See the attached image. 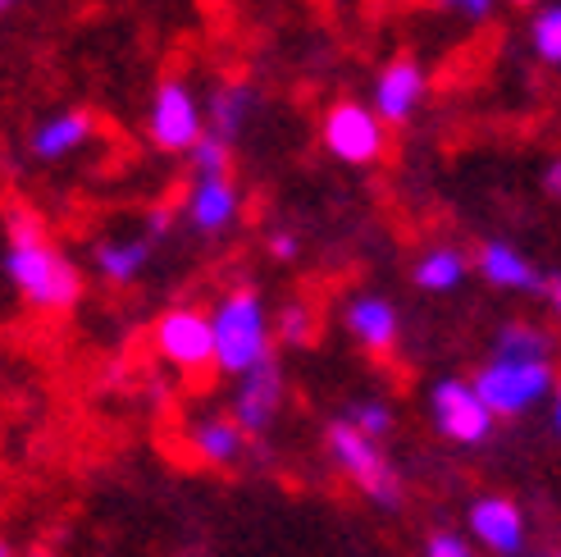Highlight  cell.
<instances>
[{"label":"cell","instance_id":"cell-1","mask_svg":"<svg viewBox=\"0 0 561 557\" xmlns=\"http://www.w3.org/2000/svg\"><path fill=\"white\" fill-rule=\"evenodd\" d=\"M0 270H5L19 302L42 316H65L82 302L78 265L69 261L65 247L55 242L46 219L27 206L5 211V257H0Z\"/></svg>","mask_w":561,"mask_h":557},{"label":"cell","instance_id":"cell-2","mask_svg":"<svg viewBox=\"0 0 561 557\" xmlns=\"http://www.w3.org/2000/svg\"><path fill=\"white\" fill-rule=\"evenodd\" d=\"M210 329H215V371L242 379L265 361H274V316L265 297L238 284L210 306Z\"/></svg>","mask_w":561,"mask_h":557},{"label":"cell","instance_id":"cell-3","mask_svg":"<svg viewBox=\"0 0 561 557\" xmlns=\"http://www.w3.org/2000/svg\"><path fill=\"white\" fill-rule=\"evenodd\" d=\"M470 384L480 402L493 411V421H516V416L535 411L539 402L552 398L557 366L543 356H489Z\"/></svg>","mask_w":561,"mask_h":557},{"label":"cell","instance_id":"cell-4","mask_svg":"<svg viewBox=\"0 0 561 557\" xmlns=\"http://www.w3.org/2000/svg\"><path fill=\"white\" fill-rule=\"evenodd\" d=\"M324 453H329L333 466H339V476L347 485H356L375 508H398L402 503V476H398V466L388 462L383 443L366 439L347 421H333L324 430Z\"/></svg>","mask_w":561,"mask_h":557},{"label":"cell","instance_id":"cell-5","mask_svg":"<svg viewBox=\"0 0 561 557\" xmlns=\"http://www.w3.org/2000/svg\"><path fill=\"white\" fill-rule=\"evenodd\" d=\"M151 348L156 356L183 379H196L215 371V329H210V311L206 306L179 302L170 311H160L151 325Z\"/></svg>","mask_w":561,"mask_h":557},{"label":"cell","instance_id":"cell-6","mask_svg":"<svg viewBox=\"0 0 561 557\" xmlns=\"http://www.w3.org/2000/svg\"><path fill=\"white\" fill-rule=\"evenodd\" d=\"M147 137L164 156H187L206 137V96L187 78H164L147 101Z\"/></svg>","mask_w":561,"mask_h":557},{"label":"cell","instance_id":"cell-7","mask_svg":"<svg viewBox=\"0 0 561 557\" xmlns=\"http://www.w3.org/2000/svg\"><path fill=\"white\" fill-rule=\"evenodd\" d=\"M320 137H324V151L343 164H375L388 147V128L379 124V115L370 105L360 101H339L324 110V124H320Z\"/></svg>","mask_w":561,"mask_h":557},{"label":"cell","instance_id":"cell-8","mask_svg":"<svg viewBox=\"0 0 561 557\" xmlns=\"http://www.w3.org/2000/svg\"><path fill=\"white\" fill-rule=\"evenodd\" d=\"M430 416H434V430L447 443H461V448H480V443H489V434L497 425L470 379H438L430 388Z\"/></svg>","mask_w":561,"mask_h":557},{"label":"cell","instance_id":"cell-9","mask_svg":"<svg viewBox=\"0 0 561 557\" xmlns=\"http://www.w3.org/2000/svg\"><path fill=\"white\" fill-rule=\"evenodd\" d=\"M284 402H288V379H284V366L278 361H265L251 375H242L233 384V398H229V416L238 421V430L247 439H265L278 416H284Z\"/></svg>","mask_w":561,"mask_h":557},{"label":"cell","instance_id":"cell-10","mask_svg":"<svg viewBox=\"0 0 561 557\" xmlns=\"http://www.w3.org/2000/svg\"><path fill=\"white\" fill-rule=\"evenodd\" d=\"M466 531L470 539L480 544L493 557H520L529 544V521L520 512L516 498L507 493H489V498H474L470 512H466Z\"/></svg>","mask_w":561,"mask_h":557},{"label":"cell","instance_id":"cell-11","mask_svg":"<svg viewBox=\"0 0 561 557\" xmlns=\"http://www.w3.org/2000/svg\"><path fill=\"white\" fill-rule=\"evenodd\" d=\"M238 215H242V187L233 183V174L192 179V187L183 192V219L202 238H224L238 225Z\"/></svg>","mask_w":561,"mask_h":557},{"label":"cell","instance_id":"cell-12","mask_svg":"<svg viewBox=\"0 0 561 557\" xmlns=\"http://www.w3.org/2000/svg\"><path fill=\"white\" fill-rule=\"evenodd\" d=\"M430 92V78L420 69V60L411 55H398V60H388L375 78V96H370V110L379 115V124H407L415 115V105L425 101Z\"/></svg>","mask_w":561,"mask_h":557},{"label":"cell","instance_id":"cell-13","mask_svg":"<svg viewBox=\"0 0 561 557\" xmlns=\"http://www.w3.org/2000/svg\"><path fill=\"white\" fill-rule=\"evenodd\" d=\"M256 115H261V92L247 78H224L206 96V133L219 137L224 147H233Z\"/></svg>","mask_w":561,"mask_h":557},{"label":"cell","instance_id":"cell-14","mask_svg":"<svg viewBox=\"0 0 561 557\" xmlns=\"http://www.w3.org/2000/svg\"><path fill=\"white\" fill-rule=\"evenodd\" d=\"M247 434L238 430V421L229 411H202L187 421V453L210 466V470H229L247 457Z\"/></svg>","mask_w":561,"mask_h":557},{"label":"cell","instance_id":"cell-15","mask_svg":"<svg viewBox=\"0 0 561 557\" xmlns=\"http://www.w3.org/2000/svg\"><path fill=\"white\" fill-rule=\"evenodd\" d=\"M96 137V120L92 110H55L42 124H33L27 133V151H33L42 164H60L69 156H78Z\"/></svg>","mask_w":561,"mask_h":557},{"label":"cell","instance_id":"cell-16","mask_svg":"<svg viewBox=\"0 0 561 557\" xmlns=\"http://www.w3.org/2000/svg\"><path fill=\"white\" fill-rule=\"evenodd\" d=\"M156 234H105L96 247H92V265L96 274L105 278V284H115V288H128L137 284V278L147 274L151 257H156Z\"/></svg>","mask_w":561,"mask_h":557},{"label":"cell","instance_id":"cell-17","mask_svg":"<svg viewBox=\"0 0 561 557\" xmlns=\"http://www.w3.org/2000/svg\"><path fill=\"white\" fill-rule=\"evenodd\" d=\"M343 325H347L352 339L366 352H375V356L392 352V343H398V329H402L398 325V306H392L388 297H379V293L352 297L347 311H343Z\"/></svg>","mask_w":561,"mask_h":557},{"label":"cell","instance_id":"cell-18","mask_svg":"<svg viewBox=\"0 0 561 557\" xmlns=\"http://www.w3.org/2000/svg\"><path fill=\"white\" fill-rule=\"evenodd\" d=\"M474 265H480V274L489 278L493 288H507V293H539L543 288L539 265L512 242H484L480 257H474Z\"/></svg>","mask_w":561,"mask_h":557},{"label":"cell","instance_id":"cell-19","mask_svg":"<svg viewBox=\"0 0 561 557\" xmlns=\"http://www.w3.org/2000/svg\"><path fill=\"white\" fill-rule=\"evenodd\" d=\"M466 270H470V261L457 247H430V252L415 261L411 278H415V288H425V293H453V288H461Z\"/></svg>","mask_w":561,"mask_h":557},{"label":"cell","instance_id":"cell-20","mask_svg":"<svg viewBox=\"0 0 561 557\" xmlns=\"http://www.w3.org/2000/svg\"><path fill=\"white\" fill-rule=\"evenodd\" d=\"M493 356H543V361H552V339H548L539 325L512 320V325H502V329H497Z\"/></svg>","mask_w":561,"mask_h":557},{"label":"cell","instance_id":"cell-21","mask_svg":"<svg viewBox=\"0 0 561 557\" xmlns=\"http://www.w3.org/2000/svg\"><path fill=\"white\" fill-rule=\"evenodd\" d=\"M316 339V311L306 302H288V306H278V316H274V343H284V348H306Z\"/></svg>","mask_w":561,"mask_h":557},{"label":"cell","instance_id":"cell-22","mask_svg":"<svg viewBox=\"0 0 561 557\" xmlns=\"http://www.w3.org/2000/svg\"><path fill=\"white\" fill-rule=\"evenodd\" d=\"M187 170L192 179H224V174H233V147H224L219 137H202L192 151H187Z\"/></svg>","mask_w":561,"mask_h":557},{"label":"cell","instance_id":"cell-23","mask_svg":"<svg viewBox=\"0 0 561 557\" xmlns=\"http://www.w3.org/2000/svg\"><path fill=\"white\" fill-rule=\"evenodd\" d=\"M343 421H347L352 430H360L366 439L383 443V439L392 434V407H388L383 398H360V402H352V411L343 416Z\"/></svg>","mask_w":561,"mask_h":557},{"label":"cell","instance_id":"cell-24","mask_svg":"<svg viewBox=\"0 0 561 557\" xmlns=\"http://www.w3.org/2000/svg\"><path fill=\"white\" fill-rule=\"evenodd\" d=\"M529 42H535V55H539V60L561 65V5H548V10L535 14Z\"/></svg>","mask_w":561,"mask_h":557},{"label":"cell","instance_id":"cell-25","mask_svg":"<svg viewBox=\"0 0 561 557\" xmlns=\"http://www.w3.org/2000/svg\"><path fill=\"white\" fill-rule=\"evenodd\" d=\"M425 557H474V548H470V539H461L453 531H438L425 539Z\"/></svg>","mask_w":561,"mask_h":557},{"label":"cell","instance_id":"cell-26","mask_svg":"<svg viewBox=\"0 0 561 557\" xmlns=\"http://www.w3.org/2000/svg\"><path fill=\"white\" fill-rule=\"evenodd\" d=\"M438 5H443L447 14H461V19H470V23H480V19L493 14L497 0H438Z\"/></svg>","mask_w":561,"mask_h":557},{"label":"cell","instance_id":"cell-27","mask_svg":"<svg viewBox=\"0 0 561 557\" xmlns=\"http://www.w3.org/2000/svg\"><path fill=\"white\" fill-rule=\"evenodd\" d=\"M265 247H270V257H274V261H293V257L301 252V238H297L293 229H274V234L265 238Z\"/></svg>","mask_w":561,"mask_h":557},{"label":"cell","instance_id":"cell-28","mask_svg":"<svg viewBox=\"0 0 561 557\" xmlns=\"http://www.w3.org/2000/svg\"><path fill=\"white\" fill-rule=\"evenodd\" d=\"M539 293H543V302L552 306V316L561 320V274H552V278H543V288H539Z\"/></svg>","mask_w":561,"mask_h":557},{"label":"cell","instance_id":"cell-29","mask_svg":"<svg viewBox=\"0 0 561 557\" xmlns=\"http://www.w3.org/2000/svg\"><path fill=\"white\" fill-rule=\"evenodd\" d=\"M543 187L552 192V197H561V156L548 160V170H543Z\"/></svg>","mask_w":561,"mask_h":557},{"label":"cell","instance_id":"cell-30","mask_svg":"<svg viewBox=\"0 0 561 557\" xmlns=\"http://www.w3.org/2000/svg\"><path fill=\"white\" fill-rule=\"evenodd\" d=\"M548 402H552V430L561 434V379H557V388H552V398H548Z\"/></svg>","mask_w":561,"mask_h":557},{"label":"cell","instance_id":"cell-31","mask_svg":"<svg viewBox=\"0 0 561 557\" xmlns=\"http://www.w3.org/2000/svg\"><path fill=\"white\" fill-rule=\"evenodd\" d=\"M0 557H19V553H14V544H10V539H0Z\"/></svg>","mask_w":561,"mask_h":557},{"label":"cell","instance_id":"cell-32","mask_svg":"<svg viewBox=\"0 0 561 557\" xmlns=\"http://www.w3.org/2000/svg\"><path fill=\"white\" fill-rule=\"evenodd\" d=\"M19 5V0H0V14H5V10H14Z\"/></svg>","mask_w":561,"mask_h":557},{"label":"cell","instance_id":"cell-33","mask_svg":"<svg viewBox=\"0 0 561 557\" xmlns=\"http://www.w3.org/2000/svg\"><path fill=\"white\" fill-rule=\"evenodd\" d=\"M512 5H535V0H512Z\"/></svg>","mask_w":561,"mask_h":557},{"label":"cell","instance_id":"cell-34","mask_svg":"<svg viewBox=\"0 0 561 557\" xmlns=\"http://www.w3.org/2000/svg\"><path fill=\"white\" fill-rule=\"evenodd\" d=\"M543 557H561V548H552V553H543Z\"/></svg>","mask_w":561,"mask_h":557}]
</instances>
